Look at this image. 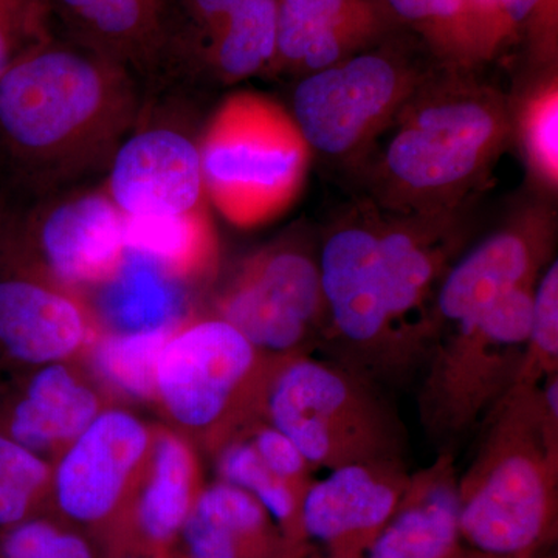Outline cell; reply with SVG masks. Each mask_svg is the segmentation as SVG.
<instances>
[{
  "label": "cell",
  "mask_w": 558,
  "mask_h": 558,
  "mask_svg": "<svg viewBox=\"0 0 558 558\" xmlns=\"http://www.w3.org/2000/svg\"><path fill=\"white\" fill-rule=\"evenodd\" d=\"M550 252L549 222L527 218L490 234L461 259L453 260L436 293L433 339L515 290L535 288L550 263Z\"/></svg>",
  "instance_id": "obj_16"
},
{
  "label": "cell",
  "mask_w": 558,
  "mask_h": 558,
  "mask_svg": "<svg viewBox=\"0 0 558 558\" xmlns=\"http://www.w3.org/2000/svg\"><path fill=\"white\" fill-rule=\"evenodd\" d=\"M296 558H307L306 556V550H304L303 554H301V556L296 557ZM314 558H318V557H314Z\"/></svg>",
  "instance_id": "obj_41"
},
{
  "label": "cell",
  "mask_w": 558,
  "mask_h": 558,
  "mask_svg": "<svg viewBox=\"0 0 558 558\" xmlns=\"http://www.w3.org/2000/svg\"><path fill=\"white\" fill-rule=\"evenodd\" d=\"M278 0H250L193 53L226 83L271 70L277 53Z\"/></svg>",
  "instance_id": "obj_24"
},
{
  "label": "cell",
  "mask_w": 558,
  "mask_h": 558,
  "mask_svg": "<svg viewBox=\"0 0 558 558\" xmlns=\"http://www.w3.org/2000/svg\"><path fill=\"white\" fill-rule=\"evenodd\" d=\"M432 73L410 54L379 43L300 76L289 116L310 150L326 159L354 160Z\"/></svg>",
  "instance_id": "obj_9"
},
{
  "label": "cell",
  "mask_w": 558,
  "mask_h": 558,
  "mask_svg": "<svg viewBox=\"0 0 558 558\" xmlns=\"http://www.w3.org/2000/svg\"><path fill=\"white\" fill-rule=\"evenodd\" d=\"M46 38L44 17L20 0H0V76L25 50Z\"/></svg>",
  "instance_id": "obj_34"
},
{
  "label": "cell",
  "mask_w": 558,
  "mask_h": 558,
  "mask_svg": "<svg viewBox=\"0 0 558 558\" xmlns=\"http://www.w3.org/2000/svg\"><path fill=\"white\" fill-rule=\"evenodd\" d=\"M179 0H49L72 43L135 73L174 57Z\"/></svg>",
  "instance_id": "obj_20"
},
{
  "label": "cell",
  "mask_w": 558,
  "mask_h": 558,
  "mask_svg": "<svg viewBox=\"0 0 558 558\" xmlns=\"http://www.w3.org/2000/svg\"><path fill=\"white\" fill-rule=\"evenodd\" d=\"M263 418L314 469L405 461V427L385 388L314 352L277 359Z\"/></svg>",
  "instance_id": "obj_5"
},
{
  "label": "cell",
  "mask_w": 558,
  "mask_h": 558,
  "mask_svg": "<svg viewBox=\"0 0 558 558\" xmlns=\"http://www.w3.org/2000/svg\"><path fill=\"white\" fill-rule=\"evenodd\" d=\"M470 558H534V557H497V556H486V554L476 553L473 550L472 556Z\"/></svg>",
  "instance_id": "obj_40"
},
{
  "label": "cell",
  "mask_w": 558,
  "mask_h": 558,
  "mask_svg": "<svg viewBox=\"0 0 558 558\" xmlns=\"http://www.w3.org/2000/svg\"><path fill=\"white\" fill-rule=\"evenodd\" d=\"M189 558H296L267 509L247 492L223 481L204 486L180 534Z\"/></svg>",
  "instance_id": "obj_22"
},
{
  "label": "cell",
  "mask_w": 558,
  "mask_h": 558,
  "mask_svg": "<svg viewBox=\"0 0 558 558\" xmlns=\"http://www.w3.org/2000/svg\"><path fill=\"white\" fill-rule=\"evenodd\" d=\"M534 290H515L429 344L417 373V409L436 454L454 457L519 376Z\"/></svg>",
  "instance_id": "obj_6"
},
{
  "label": "cell",
  "mask_w": 558,
  "mask_h": 558,
  "mask_svg": "<svg viewBox=\"0 0 558 558\" xmlns=\"http://www.w3.org/2000/svg\"><path fill=\"white\" fill-rule=\"evenodd\" d=\"M156 427L130 411L108 409L57 457L51 508L100 549L130 505L154 446Z\"/></svg>",
  "instance_id": "obj_12"
},
{
  "label": "cell",
  "mask_w": 558,
  "mask_h": 558,
  "mask_svg": "<svg viewBox=\"0 0 558 558\" xmlns=\"http://www.w3.org/2000/svg\"><path fill=\"white\" fill-rule=\"evenodd\" d=\"M215 454L218 480L258 499L271 519L277 521L290 545L295 549H306L301 527L304 494L270 472L245 433L223 444Z\"/></svg>",
  "instance_id": "obj_27"
},
{
  "label": "cell",
  "mask_w": 558,
  "mask_h": 558,
  "mask_svg": "<svg viewBox=\"0 0 558 558\" xmlns=\"http://www.w3.org/2000/svg\"><path fill=\"white\" fill-rule=\"evenodd\" d=\"M554 374H558L557 260H550L535 286L526 355L513 385L534 387Z\"/></svg>",
  "instance_id": "obj_30"
},
{
  "label": "cell",
  "mask_w": 558,
  "mask_h": 558,
  "mask_svg": "<svg viewBox=\"0 0 558 558\" xmlns=\"http://www.w3.org/2000/svg\"><path fill=\"white\" fill-rule=\"evenodd\" d=\"M199 150L205 194L238 226H255L289 204L311 153L289 113L252 94L223 102Z\"/></svg>",
  "instance_id": "obj_8"
},
{
  "label": "cell",
  "mask_w": 558,
  "mask_h": 558,
  "mask_svg": "<svg viewBox=\"0 0 558 558\" xmlns=\"http://www.w3.org/2000/svg\"><path fill=\"white\" fill-rule=\"evenodd\" d=\"M476 20L480 22L484 39H486L488 53H495L505 39L508 38L501 13H499L498 0H469Z\"/></svg>",
  "instance_id": "obj_37"
},
{
  "label": "cell",
  "mask_w": 558,
  "mask_h": 558,
  "mask_svg": "<svg viewBox=\"0 0 558 558\" xmlns=\"http://www.w3.org/2000/svg\"><path fill=\"white\" fill-rule=\"evenodd\" d=\"M138 119L135 76L75 43L43 39L0 76V145L27 196L108 168Z\"/></svg>",
  "instance_id": "obj_2"
},
{
  "label": "cell",
  "mask_w": 558,
  "mask_h": 558,
  "mask_svg": "<svg viewBox=\"0 0 558 558\" xmlns=\"http://www.w3.org/2000/svg\"><path fill=\"white\" fill-rule=\"evenodd\" d=\"M185 281L156 259L126 248L119 267L92 289L89 304L102 332L135 333L172 328L186 319Z\"/></svg>",
  "instance_id": "obj_23"
},
{
  "label": "cell",
  "mask_w": 558,
  "mask_h": 558,
  "mask_svg": "<svg viewBox=\"0 0 558 558\" xmlns=\"http://www.w3.org/2000/svg\"><path fill=\"white\" fill-rule=\"evenodd\" d=\"M204 486L194 444L174 429L156 427L145 472L101 554H153L178 548L182 529Z\"/></svg>",
  "instance_id": "obj_17"
},
{
  "label": "cell",
  "mask_w": 558,
  "mask_h": 558,
  "mask_svg": "<svg viewBox=\"0 0 558 558\" xmlns=\"http://www.w3.org/2000/svg\"><path fill=\"white\" fill-rule=\"evenodd\" d=\"M20 2L46 20V14L49 13V0H20Z\"/></svg>",
  "instance_id": "obj_39"
},
{
  "label": "cell",
  "mask_w": 558,
  "mask_h": 558,
  "mask_svg": "<svg viewBox=\"0 0 558 558\" xmlns=\"http://www.w3.org/2000/svg\"><path fill=\"white\" fill-rule=\"evenodd\" d=\"M31 207L2 208L0 258L81 293L119 267L124 219L102 189L40 194Z\"/></svg>",
  "instance_id": "obj_10"
},
{
  "label": "cell",
  "mask_w": 558,
  "mask_h": 558,
  "mask_svg": "<svg viewBox=\"0 0 558 558\" xmlns=\"http://www.w3.org/2000/svg\"><path fill=\"white\" fill-rule=\"evenodd\" d=\"M391 21L384 0H278L271 70L303 76L381 43Z\"/></svg>",
  "instance_id": "obj_18"
},
{
  "label": "cell",
  "mask_w": 558,
  "mask_h": 558,
  "mask_svg": "<svg viewBox=\"0 0 558 558\" xmlns=\"http://www.w3.org/2000/svg\"><path fill=\"white\" fill-rule=\"evenodd\" d=\"M277 359L216 315L183 319L160 354L156 402L180 435L216 453L263 418Z\"/></svg>",
  "instance_id": "obj_7"
},
{
  "label": "cell",
  "mask_w": 558,
  "mask_h": 558,
  "mask_svg": "<svg viewBox=\"0 0 558 558\" xmlns=\"http://www.w3.org/2000/svg\"><path fill=\"white\" fill-rule=\"evenodd\" d=\"M100 392L68 363L0 385V432L43 454H60L105 410Z\"/></svg>",
  "instance_id": "obj_19"
},
{
  "label": "cell",
  "mask_w": 558,
  "mask_h": 558,
  "mask_svg": "<svg viewBox=\"0 0 558 558\" xmlns=\"http://www.w3.org/2000/svg\"><path fill=\"white\" fill-rule=\"evenodd\" d=\"M454 457L435 461L410 476L398 509L374 539L365 558H470L459 524Z\"/></svg>",
  "instance_id": "obj_21"
},
{
  "label": "cell",
  "mask_w": 558,
  "mask_h": 558,
  "mask_svg": "<svg viewBox=\"0 0 558 558\" xmlns=\"http://www.w3.org/2000/svg\"><path fill=\"white\" fill-rule=\"evenodd\" d=\"M524 146L529 163L542 182L557 185L558 94L556 80L529 101L523 116Z\"/></svg>",
  "instance_id": "obj_31"
},
{
  "label": "cell",
  "mask_w": 558,
  "mask_h": 558,
  "mask_svg": "<svg viewBox=\"0 0 558 558\" xmlns=\"http://www.w3.org/2000/svg\"><path fill=\"white\" fill-rule=\"evenodd\" d=\"M81 293L0 258V362L33 369L69 362L98 333Z\"/></svg>",
  "instance_id": "obj_14"
},
{
  "label": "cell",
  "mask_w": 558,
  "mask_h": 558,
  "mask_svg": "<svg viewBox=\"0 0 558 558\" xmlns=\"http://www.w3.org/2000/svg\"><path fill=\"white\" fill-rule=\"evenodd\" d=\"M405 461L371 462L329 470L307 488L301 509L304 539L326 558H365L409 487Z\"/></svg>",
  "instance_id": "obj_15"
},
{
  "label": "cell",
  "mask_w": 558,
  "mask_h": 558,
  "mask_svg": "<svg viewBox=\"0 0 558 558\" xmlns=\"http://www.w3.org/2000/svg\"><path fill=\"white\" fill-rule=\"evenodd\" d=\"M0 558H102V554L83 529L47 512L0 531Z\"/></svg>",
  "instance_id": "obj_29"
},
{
  "label": "cell",
  "mask_w": 558,
  "mask_h": 558,
  "mask_svg": "<svg viewBox=\"0 0 558 558\" xmlns=\"http://www.w3.org/2000/svg\"><path fill=\"white\" fill-rule=\"evenodd\" d=\"M175 326L135 333L98 330L84 352L105 387L126 399L156 402L157 366Z\"/></svg>",
  "instance_id": "obj_26"
},
{
  "label": "cell",
  "mask_w": 558,
  "mask_h": 558,
  "mask_svg": "<svg viewBox=\"0 0 558 558\" xmlns=\"http://www.w3.org/2000/svg\"><path fill=\"white\" fill-rule=\"evenodd\" d=\"M508 36L529 28L542 44H556L557 0H498Z\"/></svg>",
  "instance_id": "obj_35"
},
{
  "label": "cell",
  "mask_w": 558,
  "mask_h": 558,
  "mask_svg": "<svg viewBox=\"0 0 558 558\" xmlns=\"http://www.w3.org/2000/svg\"><path fill=\"white\" fill-rule=\"evenodd\" d=\"M244 433L270 472L306 495L315 481L312 478L315 469L295 444L264 418L250 425Z\"/></svg>",
  "instance_id": "obj_32"
},
{
  "label": "cell",
  "mask_w": 558,
  "mask_h": 558,
  "mask_svg": "<svg viewBox=\"0 0 558 558\" xmlns=\"http://www.w3.org/2000/svg\"><path fill=\"white\" fill-rule=\"evenodd\" d=\"M126 248L145 253L172 275L190 281L215 260L216 244L205 215L167 220H124Z\"/></svg>",
  "instance_id": "obj_28"
},
{
  "label": "cell",
  "mask_w": 558,
  "mask_h": 558,
  "mask_svg": "<svg viewBox=\"0 0 558 558\" xmlns=\"http://www.w3.org/2000/svg\"><path fill=\"white\" fill-rule=\"evenodd\" d=\"M396 21L416 32L449 69L487 60L486 39L469 0H384Z\"/></svg>",
  "instance_id": "obj_25"
},
{
  "label": "cell",
  "mask_w": 558,
  "mask_h": 558,
  "mask_svg": "<svg viewBox=\"0 0 558 558\" xmlns=\"http://www.w3.org/2000/svg\"><path fill=\"white\" fill-rule=\"evenodd\" d=\"M0 480L51 508L53 465L49 459L0 432Z\"/></svg>",
  "instance_id": "obj_33"
},
{
  "label": "cell",
  "mask_w": 558,
  "mask_h": 558,
  "mask_svg": "<svg viewBox=\"0 0 558 558\" xmlns=\"http://www.w3.org/2000/svg\"><path fill=\"white\" fill-rule=\"evenodd\" d=\"M478 435L458 475L462 538L486 556L534 557L557 535L558 374L510 387Z\"/></svg>",
  "instance_id": "obj_4"
},
{
  "label": "cell",
  "mask_w": 558,
  "mask_h": 558,
  "mask_svg": "<svg viewBox=\"0 0 558 558\" xmlns=\"http://www.w3.org/2000/svg\"><path fill=\"white\" fill-rule=\"evenodd\" d=\"M450 222V215H362L329 230L317 248L326 306L319 348L328 357L384 388L417 376L457 248Z\"/></svg>",
  "instance_id": "obj_1"
},
{
  "label": "cell",
  "mask_w": 558,
  "mask_h": 558,
  "mask_svg": "<svg viewBox=\"0 0 558 558\" xmlns=\"http://www.w3.org/2000/svg\"><path fill=\"white\" fill-rule=\"evenodd\" d=\"M433 72L373 143L371 183L384 208L447 216L490 172L513 130L508 98L464 75ZM371 143V145H373Z\"/></svg>",
  "instance_id": "obj_3"
},
{
  "label": "cell",
  "mask_w": 558,
  "mask_h": 558,
  "mask_svg": "<svg viewBox=\"0 0 558 558\" xmlns=\"http://www.w3.org/2000/svg\"><path fill=\"white\" fill-rule=\"evenodd\" d=\"M102 558H189L182 553V549L174 548L170 550H163V553L153 554H140V553H128V550H116V553L102 554Z\"/></svg>",
  "instance_id": "obj_38"
},
{
  "label": "cell",
  "mask_w": 558,
  "mask_h": 558,
  "mask_svg": "<svg viewBox=\"0 0 558 558\" xmlns=\"http://www.w3.org/2000/svg\"><path fill=\"white\" fill-rule=\"evenodd\" d=\"M47 512L50 509L38 499L0 480V531Z\"/></svg>",
  "instance_id": "obj_36"
},
{
  "label": "cell",
  "mask_w": 558,
  "mask_h": 558,
  "mask_svg": "<svg viewBox=\"0 0 558 558\" xmlns=\"http://www.w3.org/2000/svg\"><path fill=\"white\" fill-rule=\"evenodd\" d=\"M216 317L269 357L314 352L326 330L317 248L288 240L260 250L219 296Z\"/></svg>",
  "instance_id": "obj_11"
},
{
  "label": "cell",
  "mask_w": 558,
  "mask_h": 558,
  "mask_svg": "<svg viewBox=\"0 0 558 558\" xmlns=\"http://www.w3.org/2000/svg\"><path fill=\"white\" fill-rule=\"evenodd\" d=\"M128 222L205 215L199 143L170 126H145L121 142L105 189Z\"/></svg>",
  "instance_id": "obj_13"
}]
</instances>
